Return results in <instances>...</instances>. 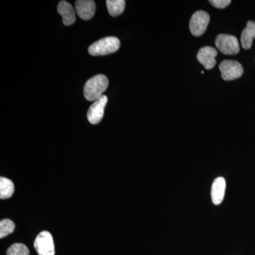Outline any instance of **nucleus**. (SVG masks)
Here are the masks:
<instances>
[{"label": "nucleus", "mask_w": 255, "mask_h": 255, "mask_svg": "<svg viewBox=\"0 0 255 255\" xmlns=\"http://www.w3.org/2000/svg\"><path fill=\"white\" fill-rule=\"evenodd\" d=\"M109 86V80L105 75H98L90 78L84 87V96L87 101L94 102L100 99Z\"/></svg>", "instance_id": "nucleus-1"}, {"label": "nucleus", "mask_w": 255, "mask_h": 255, "mask_svg": "<svg viewBox=\"0 0 255 255\" xmlns=\"http://www.w3.org/2000/svg\"><path fill=\"white\" fill-rule=\"evenodd\" d=\"M120 46V41L117 37H106L92 44L89 47L88 51L94 56L109 55L117 51Z\"/></svg>", "instance_id": "nucleus-2"}, {"label": "nucleus", "mask_w": 255, "mask_h": 255, "mask_svg": "<svg viewBox=\"0 0 255 255\" xmlns=\"http://www.w3.org/2000/svg\"><path fill=\"white\" fill-rule=\"evenodd\" d=\"M210 21V16L202 10L196 11L192 15L189 22V29L194 36H200L205 33Z\"/></svg>", "instance_id": "nucleus-3"}, {"label": "nucleus", "mask_w": 255, "mask_h": 255, "mask_svg": "<svg viewBox=\"0 0 255 255\" xmlns=\"http://www.w3.org/2000/svg\"><path fill=\"white\" fill-rule=\"evenodd\" d=\"M216 46L225 55L238 54L240 44L236 36L228 34H219L216 39Z\"/></svg>", "instance_id": "nucleus-4"}, {"label": "nucleus", "mask_w": 255, "mask_h": 255, "mask_svg": "<svg viewBox=\"0 0 255 255\" xmlns=\"http://www.w3.org/2000/svg\"><path fill=\"white\" fill-rule=\"evenodd\" d=\"M221 77L226 81H231L241 78L243 74V68L239 62L236 60H226L219 65Z\"/></svg>", "instance_id": "nucleus-5"}, {"label": "nucleus", "mask_w": 255, "mask_h": 255, "mask_svg": "<svg viewBox=\"0 0 255 255\" xmlns=\"http://www.w3.org/2000/svg\"><path fill=\"white\" fill-rule=\"evenodd\" d=\"M33 246L38 255H55L54 242L52 235L48 231L40 233Z\"/></svg>", "instance_id": "nucleus-6"}, {"label": "nucleus", "mask_w": 255, "mask_h": 255, "mask_svg": "<svg viewBox=\"0 0 255 255\" xmlns=\"http://www.w3.org/2000/svg\"><path fill=\"white\" fill-rule=\"evenodd\" d=\"M108 102L107 96L103 95L94 102L87 112V119L92 124L100 123L105 114L106 105Z\"/></svg>", "instance_id": "nucleus-7"}, {"label": "nucleus", "mask_w": 255, "mask_h": 255, "mask_svg": "<svg viewBox=\"0 0 255 255\" xmlns=\"http://www.w3.org/2000/svg\"><path fill=\"white\" fill-rule=\"evenodd\" d=\"M217 54V50L212 47H203L198 52L197 60L206 70H211L216 65Z\"/></svg>", "instance_id": "nucleus-8"}, {"label": "nucleus", "mask_w": 255, "mask_h": 255, "mask_svg": "<svg viewBox=\"0 0 255 255\" xmlns=\"http://www.w3.org/2000/svg\"><path fill=\"white\" fill-rule=\"evenodd\" d=\"M77 14L83 20H90L95 15V2L92 0H78L75 2Z\"/></svg>", "instance_id": "nucleus-9"}, {"label": "nucleus", "mask_w": 255, "mask_h": 255, "mask_svg": "<svg viewBox=\"0 0 255 255\" xmlns=\"http://www.w3.org/2000/svg\"><path fill=\"white\" fill-rule=\"evenodd\" d=\"M226 179L222 177L216 178L211 187V200L215 205H219L224 199L226 192Z\"/></svg>", "instance_id": "nucleus-10"}, {"label": "nucleus", "mask_w": 255, "mask_h": 255, "mask_svg": "<svg viewBox=\"0 0 255 255\" xmlns=\"http://www.w3.org/2000/svg\"><path fill=\"white\" fill-rule=\"evenodd\" d=\"M58 11L63 17V22L65 26H70L75 23L76 19L75 9L68 1H60L58 5Z\"/></svg>", "instance_id": "nucleus-11"}, {"label": "nucleus", "mask_w": 255, "mask_h": 255, "mask_svg": "<svg viewBox=\"0 0 255 255\" xmlns=\"http://www.w3.org/2000/svg\"><path fill=\"white\" fill-rule=\"evenodd\" d=\"M255 38V21H249L241 34L242 46L244 49L248 50L253 45Z\"/></svg>", "instance_id": "nucleus-12"}, {"label": "nucleus", "mask_w": 255, "mask_h": 255, "mask_svg": "<svg viewBox=\"0 0 255 255\" xmlns=\"http://www.w3.org/2000/svg\"><path fill=\"white\" fill-rule=\"evenodd\" d=\"M14 192V185L12 181L7 178H0V198L1 199H9Z\"/></svg>", "instance_id": "nucleus-13"}, {"label": "nucleus", "mask_w": 255, "mask_h": 255, "mask_svg": "<svg viewBox=\"0 0 255 255\" xmlns=\"http://www.w3.org/2000/svg\"><path fill=\"white\" fill-rule=\"evenodd\" d=\"M106 2L111 16H119L122 14L125 9L126 1L124 0H107Z\"/></svg>", "instance_id": "nucleus-14"}, {"label": "nucleus", "mask_w": 255, "mask_h": 255, "mask_svg": "<svg viewBox=\"0 0 255 255\" xmlns=\"http://www.w3.org/2000/svg\"><path fill=\"white\" fill-rule=\"evenodd\" d=\"M15 224L9 219H3L0 222V238L6 237L14 232Z\"/></svg>", "instance_id": "nucleus-15"}, {"label": "nucleus", "mask_w": 255, "mask_h": 255, "mask_svg": "<svg viewBox=\"0 0 255 255\" xmlns=\"http://www.w3.org/2000/svg\"><path fill=\"white\" fill-rule=\"evenodd\" d=\"M7 255H29L27 247L22 243H15L6 252Z\"/></svg>", "instance_id": "nucleus-16"}, {"label": "nucleus", "mask_w": 255, "mask_h": 255, "mask_svg": "<svg viewBox=\"0 0 255 255\" xmlns=\"http://www.w3.org/2000/svg\"><path fill=\"white\" fill-rule=\"evenodd\" d=\"M209 2L214 7L218 8V9H224L231 4V0H210Z\"/></svg>", "instance_id": "nucleus-17"}, {"label": "nucleus", "mask_w": 255, "mask_h": 255, "mask_svg": "<svg viewBox=\"0 0 255 255\" xmlns=\"http://www.w3.org/2000/svg\"><path fill=\"white\" fill-rule=\"evenodd\" d=\"M201 74H204V71H201Z\"/></svg>", "instance_id": "nucleus-18"}]
</instances>
